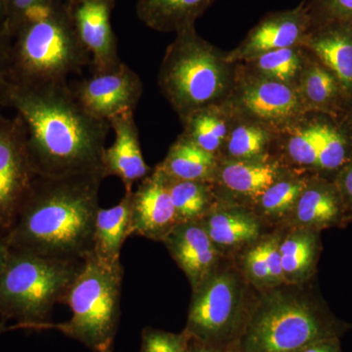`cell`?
I'll list each match as a JSON object with an SVG mask.
<instances>
[{
  "label": "cell",
  "mask_w": 352,
  "mask_h": 352,
  "mask_svg": "<svg viewBox=\"0 0 352 352\" xmlns=\"http://www.w3.org/2000/svg\"><path fill=\"white\" fill-rule=\"evenodd\" d=\"M166 182L179 224L201 221L219 201L212 183L173 179L168 176Z\"/></svg>",
  "instance_id": "cell-30"
},
{
  "label": "cell",
  "mask_w": 352,
  "mask_h": 352,
  "mask_svg": "<svg viewBox=\"0 0 352 352\" xmlns=\"http://www.w3.org/2000/svg\"><path fill=\"white\" fill-rule=\"evenodd\" d=\"M12 41L6 28L0 27V78L6 75L11 61Z\"/></svg>",
  "instance_id": "cell-39"
},
{
  "label": "cell",
  "mask_w": 352,
  "mask_h": 352,
  "mask_svg": "<svg viewBox=\"0 0 352 352\" xmlns=\"http://www.w3.org/2000/svg\"><path fill=\"white\" fill-rule=\"evenodd\" d=\"M59 0H8L6 30L13 39L25 18L36 9L52 6Z\"/></svg>",
  "instance_id": "cell-36"
},
{
  "label": "cell",
  "mask_w": 352,
  "mask_h": 352,
  "mask_svg": "<svg viewBox=\"0 0 352 352\" xmlns=\"http://www.w3.org/2000/svg\"><path fill=\"white\" fill-rule=\"evenodd\" d=\"M132 191L112 208H99L95 220L92 254L109 265L120 263V252L127 237L132 235Z\"/></svg>",
  "instance_id": "cell-24"
},
{
  "label": "cell",
  "mask_w": 352,
  "mask_h": 352,
  "mask_svg": "<svg viewBox=\"0 0 352 352\" xmlns=\"http://www.w3.org/2000/svg\"><path fill=\"white\" fill-rule=\"evenodd\" d=\"M351 221L335 180L309 173L307 185L286 226L289 228L309 229L321 232L335 227L342 228Z\"/></svg>",
  "instance_id": "cell-16"
},
{
  "label": "cell",
  "mask_w": 352,
  "mask_h": 352,
  "mask_svg": "<svg viewBox=\"0 0 352 352\" xmlns=\"http://www.w3.org/2000/svg\"><path fill=\"white\" fill-rule=\"evenodd\" d=\"M190 340L184 331L176 333L148 327L141 335L140 352H190Z\"/></svg>",
  "instance_id": "cell-34"
},
{
  "label": "cell",
  "mask_w": 352,
  "mask_h": 352,
  "mask_svg": "<svg viewBox=\"0 0 352 352\" xmlns=\"http://www.w3.org/2000/svg\"><path fill=\"white\" fill-rule=\"evenodd\" d=\"M201 226L220 252L227 256L244 250L263 236L264 224L252 208L217 201Z\"/></svg>",
  "instance_id": "cell-20"
},
{
  "label": "cell",
  "mask_w": 352,
  "mask_h": 352,
  "mask_svg": "<svg viewBox=\"0 0 352 352\" xmlns=\"http://www.w3.org/2000/svg\"><path fill=\"white\" fill-rule=\"evenodd\" d=\"M236 118L228 101L212 104L182 120V133L201 149L219 159Z\"/></svg>",
  "instance_id": "cell-26"
},
{
  "label": "cell",
  "mask_w": 352,
  "mask_h": 352,
  "mask_svg": "<svg viewBox=\"0 0 352 352\" xmlns=\"http://www.w3.org/2000/svg\"><path fill=\"white\" fill-rule=\"evenodd\" d=\"M16 329H21V326L19 324H16V325L10 326V327H7L6 325V320H2L1 323H0V336L2 333L7 332L9 330H16Z\"/></svg>",
  "instance_id": "cell-43"
},
{
  "label": "cell",
  "mask_w": 352,
  "mask_h": 352,
  "mask_svg": "<svg viewBox=\"0 0 352 352\" xmlns=\"http://www.w3.org/2000/svg\"><path fill=\"white\" fill-rule=\"evenodd\" d=\"M219 161L182 133L156 168L173 179L212 183Z\"/></svg>",
  "instance_id": "cell-27"
},
{
  "label": "cell",
  "mask_w": 352,
  "mask_h": 352,
  "mask_svg": "<svg viewBox=\"0 0 352 352\" xmlns=\"http://www.w3.org/2000/svg\"><path fill=\"white\" fill-rule=\"evenodd\" d=\"M236 64L196 31V25L175 34L164 52L157 85L164 98L184 120L190 113L228 99Z\"/></svg>",
  "instance_id": "cell-5"
},
{
  "label": "cell",
  "mask_w": 352,
  "mask_h": 352,
  "mask_svg": "<svg viewBox=\"0 0 352 352\" xmlns=\"http://www.w3.org/2000/svg\"><path fill=\"white\" fill-rule=\"evenodd\" d=\"M302 46L310 56L325 66L339 80L351 112L352 21H336L312 27Z\"/></svg>",
  "instance_id": "cell-18"
},
{
  "label": "cell",
  "mask_w": 352,
  "mask_h": 352,
  "mask_svg": "<svg viewBox=\"0 0 352 352\" xmlns=\"http://www.w3.org/2000/svg\"><path fill=\"white\" fill-rule=\"evenodd\" d=\"M321 232L289 228L280 242L285 285L305 286L316 273L322 251Z\"/></svg>",
  "instance_id": "cell-23"
},
{
  "label": "cell",
  "mask_w": 352,
  "mask_h": 352,
  "mask_svg": "<svg viewBox=\"0 0 352 352\" xmlns=\"http://www.w3.org/2000/svg\"><path fill=\"white\" fill-rule=\"evenodd\" d=\"M7 14H8V0H0V27H4L6 29Z\"/></svg>",
  "instance_id": "cell-42"
},
{
  "label": "cell",
  "mask_w": 352,
  "mask_h": 352,
  "mask_svg": "<svg viewBox=\"0 0 352 352\" xmlns=\"http://www.w3.org/2000/svg\"><path fill=\"white\" fill-rule=\"evenodd\" d=\"M328 116L308 113L298 126L280 134L277 140L278 155L287 166L305 173H314Z\"/></svg>",
  "instance_id": "cell-22"
},
{
  "label": "cell",
  "mask_w": 352,
  "mask_h": 352,
  "mask_svg": "<svg viewBox=\"0 0 352 352\" xmlns=\"http://www.w3.org/2000/svg\"><path fill=\"white\" fill-rule=\"evenodd\" d=\"M163 243L188 279L192 291L200 287L226 258L200 221L178 224Z\"/></svg>",
  "instance_id": "cell-17"
},
{
  "label": "cell",
  "mask_w": 352,
  "mask_h": 352,
  "mask_svg": "<svg viewBox=\"0 0 352 352\" xmlns=\"http://www.w3.org/2000/svg\"><path fill=\"white\" fill-rule=\"evenodd\" d=\"M305 286L258 292L240 337L241 352H300L320 340L340 339L351 328Z\"/></svg>",
  "instance_id": "cell-3"
},
{
  "label": "cell",
  "mask_w": 352,
  "mask_h": 352,
  "mask_svg": "<svg viewBox=\"0 0 352 352\" xmlns=\"http://www.w3.org/2000/svg\"><path fill=\"white\" fill-rule=\"evenodd\" d=\"M116 0H67V12L78 39L90 57L92 73L110 71L122 63L113 32Z\"/></svg>",
  "instance_id": "cell-13"
},
{
  "label": "cell",
  "mask_w": 352,
  "mask_h": 352,
  "mask_svg": "<svg viewBox=\"0 0 352 352\" xmlns=\"http://www.w3.org/2000/svg\"><path fill=\"white\" fill-rule=\"evenodd\" d=\"M308 175L289 168L263 192L252 208L263 224H286L307 185Z\"/></svg>",
  "instance_id": "cell-28"
},
{
  "label": "cell",
  "mask_w": 352,
  "mask_h": 352,
  "mask_svg": "<svg viewBox=\"0 0 352 352\" xmlns=\"http://www.w3.org/2000/svg\"><path fill=\"white\" fill-rule=\"evenodd\" d=\"M0 107H1V106H0ZM0 117H1V113H0Z\"/></svg>",
  "instance_id": "cell-46"
},
{
  "label": "cell",
  "mask_w": 352,
  "mask_h": 352,
  "mask_svg": "<svg viewBox=\"0 0 352 352\" xmlns=\"http://www.w3.org/2000/svg\"><path fill=\"white\" fill-rule=\"evenodd\" d=\"M104 179L97 175L38 176L7 234L11 249L85 261L94 247Z\"/></svg>",
  "instance_id": "cell-2"
},
{
  "label": "cell",
  "mask_w": 352,
  "mask_h": 352,
  "mask_svg": "<svg viewBox=\"0 0 352 352\" xmlns=\"http://www.w3.org/2000/svg\"><path fill=\"white\" fill-rule=\"evenodd\" d=\"M251 287L240 268L221 261L194 289L184 332L203 342H238L256 300Z\"/></svg>",
  "instance_id": "cell-8"
},
{
  "label": "cell",
  "mask_w": 352,
  "mask_h": 352,
  "mask_svg": "<svg viewBox=\"0 0 352 352\" xmlns=\"http://www.w3.org/2000/svg\"><path fill=\"white\" fill-rule=\"evenodd\" d=\"M347 120V122H349V124H352V110L351 112L349 113V115L346 116V118H344Z\"/></svg>",
  "instance_id": "cell-44"
},
{
  "label": "cell",
  "mask_w": 352,
  "mask_h": 352,
  "mask_svg": "<svg viewBox=\"0 0 352 352\" xmlns=\"http://www.w3.org/2000/svg\"><path fill=\"white\" fill-rule=\"evenodd\" d=\"M178 224L166 176L155 168L132 191V235L163 243Z\"/></svg>",
  "instance_id": "cell-15"
},
{
  "label": "cell",
  "mask_w": 352,
  "mask_h": 352,
  "mask_svg": "<svg viewBox=\"0 0 352 352\" xmlns=\"http://www.w3.org/2000/svg\"><path fill=\"white\" fill-rule=\"evenodd\" d=\"M190 352H241V351L239 340L227 342V344H215V342L191 339L190 340Z\"/></svg>",
  "instance_id": "cell-38"
},
{
  "label": "cell",
  "mask_w": 352,
  "mask_h": 352,
  "mask_svg": "<svg viewBox=\"0 0 352 352\" xmlns=\"http://www.w3.org/2000/svg\"><path fill=\"white\" fill-rule=\"evenodd\" d=\"M109 124L115 139L113 144L104 150V173L106 177L120 178L126 192L133 191V185L142 182L152 171L143 157L134 112L117 116Z\"/></svg>",
  "instance_id": "cell-19"
},
{
  "label": "cell",
  "mask_w": 352,
  "mask_h": 352,
  "mask_svg": "<svg viewBox=\"0 0 352 352\" xmlns=\"http://www.w3.org/2000/svg\"><path fill=\"white\" fill-rule=\"evenodd\" d=\"M215 0H138L136 15L150 29L160 32H178L196 25L197 20Z\"/></svg>",
  "instance_id": "cell-25"
},
{
  "label": "cell",
  "mask_w": 352,
  "mask_h": 352,
  "mask_svg": "<svg viewBox=\"0 0 352 352\" xmlns=\"http://www.w3.org/2000/svg\"><path fill=\"white\" fill-rule=\"evenodd\" d=\"M271 234L263 235L254 244L245 248L241 256V267L247 281L256 291L271 289L270 245Z\"/></svg>",
  "instance_id": "cell-33"
},
{
  "label": "cell",
  "mask_w": 352,
  "mask_h": 352,
  "mask_svg": "<svg viewBox=\"0 0 352 352\" xmlns=\"http://www.w3.org/2000/svg\"><path fill=\"white\" fill-rule=\"evenodd\" d=\"M308 58L302 46H294L263 53L242 64L258 75L296 87Z\"/></svg>",
  "instance_id": "cell-31"
},
{
  "label": "cell",
  "mask_w": 352,
  "mask_h": 352,
  "mask_svg": "<svg viewBox=\"0 0 352 352\" xmlns=\"http://www.w3.org/2000/svg\"><path fill=\"white\" fill-rule=\"evenodd\" d=\"M352 221V157L333 178Z\"/></svg>",
  "instance_id": "cell-37"
},
{
  "label": "cell",
  "mask_w": 352,
  "mask_h": 352,
  "mask_svg": "<svg viewBox=\"0 0 352 352\" xmlns=\"http://www.w3.org/2000/svg\"><path fill=\"white\" fill-rule=\"evenodd\" d=\"M340 339H330L314 342L300 352H344L340 346Z\"/></svg>",
  "instance_id": "cell-40"
},
{
  "label": "cell",
  "mask_w": 352,
  "mask_h": 352,
  "mask_svg": "<svg viewBox=\"0 0 352 352\" xmlns=\"http://www.w3.org/2000/svg\"><path fill=\"white\" fill-rule=\"evenodd\" d=\"M0 106L22 120L36 175L106 178L102 159L110 124L87 112L68 82L23 85L0 78Z\"/></svg>",
  "instance_id": "cell-1"
},
{
  "label": "cell",
  "mask_w": 352,
  "mask_h": 352,
  "mask_svg": "<svg viewBox=\"0 0 352 352\" xmlns=\"http://www.w3.org/2000/svg\"><path fill=\"white\" fill-rule=\"evenodd\" d=\"M310 29L311 22L302 3L295 8L267 13L237 47L226 52L227 60L232 64L244 63L270 51L302 46Z\"/></svg>",
  "instance_id": "cell-14"
},
{
  "label": "cell",
  "mask_w": 352,
  "mask_h": 352,
  "mask_svg": "<svg viewBox=\"0 0 352 352\" xmlns=\"http://www.w3.org/2000/svg\"><path fill=\"white\" fill-rule=\"evenodd\" d=\"M22 120L0 117V230L8 234L34 180Z\"/></svg>",
  "instance_id": "cell-10"
},
{
  "label": "cell",
  "mask_w": 352,
  "mask_h": 352,
  "mask_svg": "<svg viewBox=\"0 0 352 352\" xmlns=\"http://www.w3.org/2000/svg\"><path fill=\"white\" fill-rule=\"evenodd\" d=\"M302 4L307 8L311 28L336 21H352V0H308Z\"/></svg>",
  "instance_id": "cell-35"
},
{
  "label": "cell",
  "mask_w": 352,
  "mask_h": 352,
  "mask_svg": "<svg viewBox=\"0 0 352 352\" xmlns=\"http://www.w3.org/2000/svg\"><path fill=\"white\" fill-rule=\"evenodd\" d=\"M85 261L48 258L11 249L0 272V315L21 329L43 330L56 303L80 274Z\"/></svg>",
  "instance_id": "cell-6"
},
{
  "label": "cell",
  "mask_w": 352,
  "mask_h": 352,
  "mask_svg": "<svg viewBox=\"0 0 352 352\" xmlns=\"http://www.w3.org/2000/svg\"><path fill=\"white\" fill-rule=\"evenodd\" d=\"M227 101L237 117L258 122L279 135L308 115L296 87L258 75L242 63L236 64Z\"/></svg>",
  "instance_id": "cell-9"
},
{
  "label": "cell",
  "mask_w": 352,
  "mask_h": 352,
  "mask_svg": "<svg viewBox=\"0 0 352 352\" xmlns=\"http://www.w3.org/2000/svg\"><path fill=\"white\" fill-rule=\"evenodd\" d=\"M279 134L252 120L236 118L219 159L254 160L274 154Z\"/></svg>",
  "instance_id": "cell-29"
},
{
  "label": "cell",
  "mask_w": 352,
  "mask_h": 352,
  "mask_svg": "<svg viewBox=\"0 0 352 352\" xmlns=\"http://www.w3.org/2000/svg\"><path fill=\"white\" fill-rule=\"evenodd\" d=\"M90 63L62 0L25 18L12 41L11 61L2 78L23 85L65 82Z\"/></svg>",
  "instance_id": "cell-4"
},
{
  "label": "cell",
  "mask_w": 352,
  "mask_h": 352,
  "mask_svg": "<svg viewBox=\"0 0 352 352\" xmlns=\"http://www.w3.org/2000/svg\"><path fill=\"white\" fill-rule=\"evenodd\" d=\"M124 273L122 263L109 265L91 252L62 302L71 308V320L47 323L43 330L56 329L94 352H112L119 326Z\"/></svg>",
  "instance_id": "cell-7"
},
{
  "label": "cell",
  "mask_w": 352,
  "mask_h": 352,
  "mask_svg": "<svg viewBox=\"0 0 352 352\" xmlns=\"http://www.w3.org/2000/svg\"><path fill=\"white\" fill-rule=\"evenodd\" d=\"M289 168L276 154L254 160L219 159L212 188L220 203L252 208Z\"/></svg>",
  "instance_id": "cell-12"
},
{
  "label": "cell",
  "mask_w": 352,
  "mask_h": 352,
  "mask_svg": "<svg viewBox=\"0 0 352 352\" xmlns=\"http://www.w3.org/2000/svg\"><path fill=\"white\" fill-rule=\"evenodd\" d=\"M11 248L9 245L8 240L6 233L0 230V272L3 270L4 266L10 256Z\"/></svg>",
  "instance_id": "cell-41"
},
{
  "label": "cell",
  "mask_w": 352,
  "mask_h": 352,
  "mask_svg": "<svg viewBox=\"0 0 352 352\" xmlns=\"http://www.w3.org/2000/svg\"><path fill=\"white\" fill-rule=\"evenodd\" d=\"M351 157L352 124L329 117L314 173L333 179Z\"/></svg>",
  "instance_id": "cell-32"
},
{
  "label": "cell",
  "mask_w": 352,
  "mask_h": 352,
  "mask_svg": "<svg viewBox=\"0 0 352 352\" xmlns=\"http://www.w3.org/2000/svg\"><path fill=\"white\" fill-rule=\"evenodd\" d=\"M296 89L308 113L342 119L349 113L346 97L339 80L310 55Z\"/></svg>",
  "instance_id": "cell-21"
},
{
  "label": "cell",
  "mask_w": 352,
  "mask_h": 352,
  "mask_svg": "<svg viewBox=\"0 0 352 352\" xmlns=\"http://www.w3.org/2000/svg\"><path fill=\"white\" fill-rule=\"evenodd\" d=\"M116 1H117V0H116Z\"/></svg>",
  "instance_id": "cell-47"
},
{
  "label": "cell",
  "mask_w": 352,
  "mask_h": 352,
  "mask_svg": "<svg viewBox=\"0 0 352 352\" xmlns=\"http://www.w3.org/2000/svg\"><path fill=\"white\" fill-rule=\"evenodd\" d=\"M69 87L87 112L106 122L122 113L134 112L143 94L140 76L124 62L110 71L92 73Z\"/></svg>",
  "instance_id": "cell-11"
},
{
  "label": "cell",
  "mask_w": 352,
  "mask_h": 352,
  "mask_svg": "<svg viewBox=\"0 0 352 352\" xmlns=\"http://www.w3.org/2000/svg\"><path fill=\"white\" fill-rule=\"evenodd\" d=\"M308 0H302V3H305V2H307Z\"/></svg>",
  "instance_id": "cell-45"
}]
</instances>
